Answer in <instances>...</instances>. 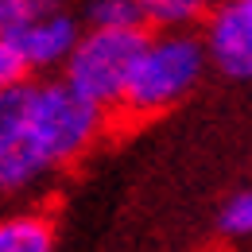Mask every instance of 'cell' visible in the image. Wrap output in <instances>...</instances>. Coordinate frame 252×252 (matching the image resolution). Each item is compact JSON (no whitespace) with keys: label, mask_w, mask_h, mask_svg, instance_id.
Listing matches in <instances>:
<instances>
[{"label":"cell","mask_w":252,"mask_h":252,"mask_svg":"<svg viewBox=\"0 0 252 252\" xmlns=\"http://www.w3.org/2000/svg\"><path fill=\"white\" fill-rule=\"evenodd\" d=\"M90 24L94 28H144L140 0H94Z\"/></svg>","instance_id":"8"},{"label":"cell","mask_w":252,"mask_h":252,"mask_svg":"<svg viewBox=\"0 0 252 252\" xmlns=\"http://www.w3.org/2000/svg\"><path fill=\"white\" fill-rule=\"evenodd\" d=\"M144 39V28H90V35H78V43L66 55L63 82L101 109L121 105Z\"/></svg>","instance_id":"3"},{"label":"cell","mask_w":252,"mask_h":252,"mask_svg":"<svg viewBox=\"0 0 252 252\" xmlns=\"http://www.w3.org/2000/svg\"><path fill=\"white\" fill-rule=\"evenodd\" d=\"M206 4L210 0H140V12H144V24L152 20L159 28H187L206 16Z\"/></svg>","instance_id":"7"},{"label":"cell","mask_w":252,"mask_h":252,"mask_svg":"<svg viewBox=\"0 0 252 252\" xmlns=\"http://www.w3.org/2000/svg\"><path fill=\"white\" fill-rule=\"evenodd\" d=\"M63 0H0V32L8 35L12 28H20L24 20H32L39 12H51Z\"/></svg>","instance_id":"10"},{"label":"cell","mask_w":252,"mask_h":252,"mask_svg":"<svg viewBox=\"0 0 252 252\" xmlns=\"http://www.w3.org/2000/svg\"><path fill=\"white\" fill-rule=\"evenodd\" d=\"M28 78V66L24 59L16 55V47H12V39L0 32V86H12V82H24Z\"/></svg>","instance_id":"11"},{"label":"cell","mask_w":252,"mask_h":252,"mask_svg":"<svg viewBox=\"0 0 252 252\" xmlns=\"http://www.w3.org/2000/svg\"><path fill=\"white\" fill-rule=\"evenodd\" d=\"M206 47L183 28H167V35L159 39H144L121 105H128L132 113H163L190 97L206 74Z\"/></svg>","instance_id":"2"},{"label":"cell","mask_w":252,"mask_h":252,"mask_svg":"<svg viewBox=\"0 0 252 252\" xmlns=\"http://www.w3.org/2000/svg\"><path fill=\"white\" fill-rule=\"evenodd\" d=\"M206 59L218 63L221 74L245 82L252 74V0H225L206 28Z\"/></svg>","instance_id":"4"},{"label":"cell","mask_w":252,"mask_h":252,"mask_svg":"<svg viewBox=\"0 0 252 252\" xmlns=\"http://www.w3.org/2000/svg\"><path fill=\"white\" fill-rule=\"evenodd\" d=\"M0 252H55V225L43 214H16L0 221Z\"/></svg>","instance_id":"6"},{"label":"cell","mask_w":252,"mask_h":252,"mask_svg":"<svg viewBox=\"0 0 252 252\" xmlns=\"http://www.w3.org/2000/svg\"><path fill=\"white\" fill-rule=\"evenodd\" d=\"M221 233L225 237H249L252 229V194L249 190H237L225 206H221Z\"/></svg>","instance_id":"9"},{"label":"cell","mask_w":252,"mask_h":252,"mask_svg":"<svg viewBox=\"0 0 252 252\" xmlns=\"http://www.w3.org/2000/svg\"><path fill=\"white\" fill-rule=\"evenodd\" d=\"M78 24L59 12V8H51V12H39L32 20H24L20 28H12L8 39H12V47H16V55L24 59L28 70H51V66H63L66 55H70V47L78 43Z\"/></svg>","instance_id":"5"},{"label":"cell","mask_w":252,"mask_h":252,"mask_svg":"<svg viewBox=\"0 0 252 252\" xmlns=\"http://www.w3.org/2000/svg\"><path fill=\"white\" fill-rule=\"evenodd\" d=\"M101 125H105V109L70 90L66 82H43V86L32 82L16 140L35 156L43 171H55L82 156L97 140Z\"/></svg>","instance_id":"1"}]
</instances>
